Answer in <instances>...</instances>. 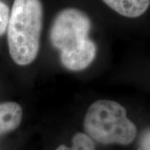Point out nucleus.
Listing matches in <instances>:
<instances>
[{"instance_id":"0eeeda50","label":"nucleus","mask_w":150,"mask_h":150,"mask_svg":"<svg viewBox=\"0 0 150 150\" xmlns=\"http://www.w3.org/2000/svg\"><path fill=\"white\" fill-rule=\"evenodd\" d=\"M10 17L8 7L4 3L0 2V36L3 35L7 30Z\"/></svg>"},{"instance_id":"20e7f679","label":"nucleus","mask_w":150,"mask_h":150,"mask_svg":"<svg viewBox=\"0 0 150 150\" xmlns=\"http://www.w3.org/2000/svg\"><path fill=\"white\" fill-rule=\"evenodd\" d=\"M23 118L21 106L14 102L0 103V135L16 129Z\"/></svg>"},{"instance_id":"6e6552de","label":"nucleus","mask_w":150,"mask_h":150,"mask_svg":"<svg viewBox=\"0 0 150 150\" xmlns=\"http://www.w3.org/2000/svg\"><path fill=\"white\" fill-rule=\"evenodd\" d=\"M139 150H150V129L144 131L141 135Z\"/></svg>"},{"instance_id":"f03ea898","label":"nucleus","mask_w":150,"mask_h":150,"mask_svg":"<svg viewBox=\"0 0 150 150\" xmlns=\"http://www.w3.org/2000/svg\"><path fill=\"white\" fill-rule=\"evenodd\" d=\"M43 5L40 0H14L8 24V45L13 62L30 64L40 47Z\"/></svg>"},{"instance_id":"423d86ee","label":"nucleus","mask_w":150,"mask_h":150,"mask_svg":"<svg viewBox=\"0 0 150 150\" xmlns=\"http://www.w3.org/2000/svg\"><path fill=\"white\" fill-rule=\"evenodd\" d=\"M56 150H95L93 141L83 133H77L73 137L72 146L60 145Z\"/></svg>"},{"instance_id":"f257e3e1","label":"nucleus","mask_w":150,"mask_h":150,"mask_svg":"<svg viewBox=\"0 0 150 150\" xmlns=\"http://www.w3.org/2000/svg\"><path fill=\"white\" fill-rule=\"evenodd\" d=\"M90 28V18L78 8H64L54 18L50 42L59 50L61 63L67 69H84L95 59L96 44L88 38Z\"/></svg>"},{"instance_id":"39448f33","label":"nucleus","mask_w":150,"mask_h":150,"mask_svg":"<svg viewBox=\"0 0 150 150\" xmlns=\"http://www.w3.org/2000/svg\"><path fill=\"white\" fill-rule=\"evenodd\" d=\"M109 8L128 18H138L148 10L150 0H103Z\"/></svg>"},{"instance_id":"7ed1b4c3","label":"nucleus","mask_w":150,"mask_h":150,"mask_svg":"<svg viewBox=\"0 0 150 150\" xmlns=\"http://www.w3.org/2000/svg\"><path fill=\"white\" fill-rule=\"evenodd\" d=\"M83 128L92 140L103 144L128 145L137 134L136 126L127 117L125 108L112 100H98L86 112Z\"/></svg>"}]
</instances>
